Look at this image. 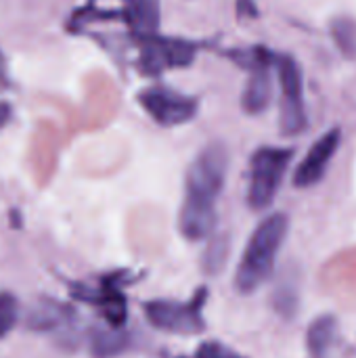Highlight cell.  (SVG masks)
<instances>
[{
    "label": "cell",
    "instance_id": "obj_7",
    "mask_svg": "<svg viewBox=\"0 0 356 358\" xmlns=\"http://www.w3.org/2000/svg\"><path fill=\"white\" fill-rule=\"evenodd\" d=\"M235 59H241L245 63V67L250 69V80L248 86L243 90V109L248 113H262L269 103H271V65L275 59V52L266 50L264 46H258L250 52V57L245 59L243 55H235Z\"/></svg>",
    "mask_w": 356,
    "mask_h": 358
},
{
    "label": "cell",
    "instance_id": "obj_19",
    "mask_svg": "<svg viewBox=\"0 0 356 358\" xmlns=\"http://www.w3.org/2000/svg\"><path fill=\"white\" fill-rule=\"evenodd\" d=\"M197 358H241L235 355L233 350H229L227 346L218 344V342H206L199 350H197Z\"/></svg>",
    "mask_w": 356,
    "mask_h": 358
},
{
    "label": "cell",
    "instance_id": "obj_14",
    "mask_svg": "<svg viewBox=\"0 0 356 358\" xmlns=\"http://www.w3.org/2000/svg\"><path fill=\"white\" fill-rule=\"evenodd\" d=\"M332 38L346 57H356V21L350 17H336L332 21Z\"/></svg>",
    "mask_w": 356,
    "mask_h": 358
},
{
    "label": "cell",
    "instance_id": "obj_20",
    "mask_svg": "<svg viewBox=\"0 0 356 358\" xmlns=\"http://www.w3.org/2000/svg\"><path fill=\"white\" fill-rule=\"evenodd\" d=\"M8 115H10V109H8V105H4V103H0V128L6 124V120H8Z\"/></svg>",
    "mask_w": 356,
    "mask_h": 358
},
{
    "label": "cell",
    "instance_id": "obj_15",
    "mask_svg": "<svg viewBox=\"0 0 356 358\" xmlns=\"http://www.w3.org/2000/svg\"><path fill=\"white\" fill-rule=\"evenodd\" d=\"M227 256H229V239L222 235V237H216L210 241L206 254H204V266L208 273H216L225 266L227 262Z\"/></svg>",
    "mask_w": 356,
    "mask_h": 358
},
{
    "label": "cell",
    "instance_id": "obj_5",
    "mask_svg": "<svg viewBox=\"0 0 356 358\" xmlns=\"http://www.w3.org/2000/svg\"><path fill=\"white\" fill-rule=\"evenodd\" d=\"M138 103L151 115V120L166 128L187 124L197 113V101L193 96L162 86H151L143 90L138 94Z\"/></svg>",
    "mask_w": 356,
    "mask_h": 358
},
{
    "label": "cell",
    "instance_id": "obj_3",
    "mask_svg": "<svg viewBox=\"0 0 356 358\" xmlns=\"http://www.w3.org/2000/svg\"><path fill=\"white\" fill-rule=\"evenodd\" d=\"M292 157L294 151L283 147H262L254 153L248 191V203L254 210H262L273 203Z\"/></svg>",
    "mask_w": 356,
    "mask_h": 358
},
{
    "label": "cell",
    "instance_id": "obj_1",
    "mask_svg": "<svg viewBox=\"0 0 356 358\" xmlns=\"http://www.w3.org/2000/svg\"><path fill=\"white\" fill-rule=\"evenodd\" d=\"M285 233H287V218L283 214L269 216L254 231L235 277V287L241 294H250L266 281V277L275 266V258L281 250Z\"/></svg>",
    "mask_w": 356,
    "mask_h": 358
},
{
    "label": "cell",
    "instance_id": "obj_6",
    "mask_svg": "<svg viewBox=\"0 0 356 358\" xmlns=\"http://www.w3.org/2000/svg\"><path fill=\"white\" fill-rule=\"evenodd\" d=\"M206 300V289H199V294L193 298L191 304H178L168 300L149 302L145 306L147 319L162 331L170 334H199L204 329L201 319V302Z\"/></svg>",
    "mask_w": 356,
    "mask_h": 358
},
{
    "label": "cell",
    "instance_id": "obj_2",
    "mask_svg": "<svg viewBox=\"0 0 356 358\" xmlns=\"http://www.w3.org/2000/svg\"><path fill=\"white\" fill-rule=\"evenodd\" d=\"M229 168V153L227 147L220 143L208 145L191 164L187 172V206L204 208V210H216V197L225 187Z\"/></svg>",
    "mask_w": 356,
    "mask_h": 358
},
{
    "label": "cell",
    "instance_id": "obj_13",
    "mask_svg": "<svg viewBox=\"0 0 356 358\" xmlns=\"http://www.w3.org/2000/svg\"><path fill=\"white\" fill-rule=\"evenodd\" d=\"M336 336V321L334 317H321L317 319L311 329H308V350L315 357H325V352L329 350L332 342Z\"/></svg>",
    "mask_w": 356,
    "mask_h": 358
},
{
    "label": "cell",
    "instance_id": "obj_11",
    "mask_svg": "<svg viewBox=\"0 0 356 358\" xmlns=\"http://www.w3.org/2000/svg\"><path fill=\"white\" fill-rule=\"evenodd\" d=\"M321 283L327 289H348L356 287V248L336 254L321 268Z\"/></svg>",
    "mask_w": 356,
    "mask_h": 358
},
{
    "label": "cell",
    "instance_id": "obj_18",
    "mask_svg": "<svg viewBox=\"0 0 356 358\" xmlns=\"http://www.w3.org/2000/svg\"><path fill=\"white\" fill-rule=\"evenodd\" d=\"M275 306L279 313H283L285 317L296 313V289L294 287H279L277 296H275Z\"/></svg>",
    "mask_w": 356,
    "mask_h": 358
},
{
    "label": "cell",
    "instance_id": "obj_9",
    "mask_svg": "<svg viewBox=\"0 0 356 358\" xmlns=\"http://www.w3.org/2000/svg\"><path fill=\"white\" fill-rule=\"evenodd\" d=\"M340 141H342L340 128H332L329 132H325L308 149L306 157L300 162V166H298V170L294 174V185L296 187H313V185H317L323 178L332 157L336 155V151L340 147Z\"/></svg>",
    "mask_w": 356,
    "mask_h": 358
},
{
    "label": "cell",
    "instance_id": "obj_10",
    "mask_svg": "<svg viewBox=\"0 0 356 358\" xmlns=\"http://www.w3.org/2000/svg\"><path fill=\"white\" fill-rule=\"evenodd\" d=\"M159 0H126V19L130 29L141 38H155L162 23Z\"/></svg>",
    "mask_w": 356,
    "mask_h": 358
},
{
    "label": "cell",
    "instance_id": "obj_4",
    "mask_svg": "<svg viewBox=\"0 0 356 358\" xmlns=\"http://www.w3.org/2000/svg\"><path fill=\"white\" fill-rule=\"evenodd\" d=\"M275 67L281 86V107H279L281 132L285 136H294L306 128L302 69L298 61L290 55H275Z\"/></svg>",
    "mask_w": 356,
    "mask_h": 358
},
{
    "label": "cell",
    "instance_id": "obj_17",
    "mask_svg": "<svg viewBox=\"0 0 356 358\" xmlns=\"http://www.w3.org/2000/svg\"><path fill=\"white\" fill-rule=\"evenodd\" d=\"M122 346H124V340L118 338V336H109V334H99L97 340H94V350H97L99 357L115 355Z\"/></svg>",
    "mask_w": 356,
    "mask_h": 358
},
{
    "label": "cell",
    "instance_id": "obj_12",
    "mask_svg": "<svg viewBox=\"0 0 356 358\" xmlns=\"http://www.w3.org/2000/svg\"><path fill=\"white\" fill-rule=\"evenodd\" d=\"M55 130L48 124H42L38 132L34 134V145H31V159L34 166L38 168L40 174H46L52 168L55 162Z\"/></svg>",
    "mask_w": 356,
    "mask_h": 358
},
{
    "label": "cell",
    "instance_id": "obj_8",
    "mask_svg": "<svg viewBox=\"0 0 356 358\" xmlns=\"http://www.w3.org/2000/svg\"><path fill=\"white\" fill-rule=\"evenodd\" d=\"M195 57V46L176 38H149L143 40V69L147 73H159L172 67H187Z\"/></svg>",
    "mask_w": 356,
    "mask_h": 358
},
{
    "label": "cell",
    "instance_id": "obj_16",
    "mask_svg": "<svg viewBox=\"0 0 356 358\" xmlns=\"http://www.w3.org/2000/svg\"><path fill=\"white\" fill-rule=\"evenodd\" d=\"M19 304L10 294H0V338H4L17 323Z\"/></svg>",
    "mask_w": 356,
    "mask_h": 358
}]
</instances>
